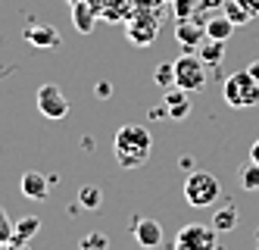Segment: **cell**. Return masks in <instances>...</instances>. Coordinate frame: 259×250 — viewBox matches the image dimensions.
<instances>
[{"label":"cell","mask_w":259,"mask_h":250,"mask_svg":"<svg viewBox=\"0 0 259 250\" xmlns=\"http://www.w3.org/2000/svg\"><path fill=\"white\" fill-rule=\"evenodd\" d=\"M150 150H153V134L150 128L128 122L116 131L113 138V153H116V163L122 169H141L147 160H150Z\"/></svg>","instance_id":"cell-1"},{"label":"cell","mask_w":259,"mask_h":250,"mask_svg":"<svg viewBox=\"0 0 259 250\" xmlns=\"http://www.w3.org/2000/svg\"><path fill=\"white\" fill-rule=\"evenodd\" d=\"M222 194V185L212 172H203V169H191L188 178H184V200L191 206H212Z\"/></svg>","instance_id":"cell-2"},{"label":"cell","mask_w":259,"mask_h":250,"mask_svg":"<svg viewBox=\"0 0 259 250\" xmlns=\"http://www.w3.org/2000/svg\"><path fill=\"white\" fill-rule=\"evenodd\" d=\"M225 103L234 106V110H247V106H256L259 103V82L244 69V72H234L225 79Z\"/></svg>","instance_id":"cell-3"},{"label":"cell","mask_w":259,"mask_h":250,"mask_svg":"<svg viewBox=\"0 0 259 250\" xmlns=\"http://www.w3.org/2000/svg\"><path fill=\"white\" fill-rule=\"evenodd\" d=\"M206 63L200 60V56H194L191 50L188 53H181L178 60H175V88H181V91H203L206 88V82H209V75H206Z\"/></svg>","instance_id":"cell-4"},{"label":"cell","mask_w":259,"mask_h":250,"mask_svg":"<svg viewBox=\"0 0 259 250\" xmlns=\"http://www.w3.org/2000/svg\"><path fill=\"white\" fill-rule=\"evenodd\" d=\"M172 250H219V232L212 228V222H191L175 235Z\"/></svg>","instance_id":"cell-5"},{"label":"cell","mask_w":259,"mask_h":250,"mask_svg":"<svg viewBox=\"0 0 259 250\" xmlns=\"http://www.w3.org/2000/svg\"><path fill=\"white\" fill-rule=\"evenodd\" d=\"M34 100H38V113H41V116H47V119H53V122L69 116V100H66L63 88L53 85V82L41 85L38 94H34Z\"/></svg>","instance_id":"cell-6"},{"label":"cell","mask_w":259,"mask_h":250,"mask_svg":"<svg viewBox=\"0 0 259 250\" xmlns=\"http://www.w3.org/2000/svg\"><path fill=\"white\" fill-rule=\"evenodd\" d=\"M175 38H178V44L184 50H197L200 41L206 38V22H200V19H178Z\"/></svg>","instance_id":"cell-7"},{"label":"cell","mask_w":259,"mask_h":250,"mask_svg":"<svg viewBox=\"0 0 259 250\" xmlns=\"http://www.w3.org/2000/svg\"><path fill=\"white\" fill-rule=\"evenodd\" d=\"M50 185L53 182H47V175H41V172H25L22 182H19V191L31 203H44L50 197Z\"/></svg>","instance_id":"cell-8"},{"label":"cell","mask_w":259,"mask_h":250,"mask_svg":"<svg viewBox=\"0 0 259 250\" xmlns=\"http://www.w3.org/2000/svg\"><path fill=\"white\" fill-rule=\"evenodd\" d=\"M132 232H135V241L144 250H153V247L162 244V225L156 219H135L132 222Z\"/></svg>","instance_id":"cell-9"},{"label":"cell","mask_w":259,"mask_h":250,"mask_svg":"<svg viewBox=\"0 0 259 250\" xmlns=\"http://www.w3.org/2000/svg\"><path fill=\"white\" fill-rule=\"evenodd\" d=\"M25 41L31 47H41V50H60L63 38L53 25H28L25 28Z\"/></svg>","instance_id":"cell-10"},{"label":"cell","mask_w":259,"mask_h":250,"mask_svg":"<svg viewBox=\"0 0 259 250\" xmlns=\"http://www.w3.org/2000/svg\"><path fill=\"white\" fill-rule=\"evenodd\" d=\"M165 110H169V116L172 119H184L191 113V100H188V91H181V88H165Z\"/></svg>","instance_id":"cell-11"},{"label":"cell","mask_w":259,"mask_h":250,"mask_svg":"<svg viewBox=\"0 0 259 250\" xmlns=\"http://www.w3.org/2000/svg\"><path fill=\"white\" fill-rule=\"evenodd\" d=\"M72 19H75V28L81 34H91L94 31V22H97V7L91 0H81V4L72 7Z\"/></svg>","instance_id":"cell-12"},{"label":"cell","mask_w":259,"mask_h":250,"mask_svg":"<svg viewBox=\"0 0 259 250\" xmlns=\"http://www.w3.org/2000/svg\"><path fill=\"white\" fill-rule=\"evenodd\" d=\"M153 38H156V22H153V19H147V22H144V19H135V22L128 25V41L138 44V47L150 44Z\"/></svg>","instance_id":"cell-13"},{"label":"cell","mask_w":259,"mask_h":250,"mask_svg":"<svg viewBox=\"0 0 259 250\" xmlns=\"http://www.w3.org/2000/svg\"><path fill=\"white\" fill-rule=\"evenodd\" d=\"M234 22L222 13V16H212V19H206V38H212V41H228V38L234 34Z\"/></svg>","instance_id":"cell-14"},{"label":"cell","mask_w":259,"mask_h":250,"mask_svg":"<svg viewBox=\"0 0 259 250\" xmlns=\"http://www.w3.org/2000/svg\"><path fill=\"white\" fill-rule=\"evenodd\" d=\"M237 219H240L237 206H234V203H225V206H219V209H215L212 228H215V232H234V228H237Z\"/></svg>","instance_id":"cell-15"},{"label":"cell","mask_w":259,"mask_h":250,"mask_svg":"<svg viewBox=\"0 0 259 250\" xmlns=\"http://www.w3.org/2000/svg\"><path fill=\"white\" fill-rule=\"evenodd\" d=\"M197 56H200V60L206 63L209 69L222 66V60H225V41H212V38H206V44L197 50Z\"/></svg>","instance_id":"cell-16"},{"label":"cell","mask_w":259,"mask_h":250,"mask_svg":"<svg viewBox=\"0 0 259 250\" xmlns=\"http://www.w3.org/2000/svg\"><path fill=\"white\" fill-rule=\"evenodd\" d=\"M38 232H41V219H38V216H22L19 222H16V235H13V241L28 244Z\"/></svg>","instance_id":"cell-17"},{"label":"cell","mask_w":259,"mask_h":250,"mask_svg":"<svg viewBox=\"0 0 259 250\" xmlns=\"http://www.w3.org/2000/svg\"><path fill=\"white\" fill-rule=\"evenodd\" d=\"M78 203H81L84 209H100V203H103V191H100L97 185H84V188L78 191Z\"/></svg>","instance_id":"cell-18"},{"label":"cell","mask_w":259,"mask_h":250,"mask_svg":"<svg viewBox=\"0 0 259 250\" xmlns=\"http://www.w3.org/2000/svg\"><path fill=\"white\" fill-rule=\"evenodd\" d=\"M240 188L244 191H259V163H247V166H240Z\"/></svg>","instance_id":"cell-19"},{"label":"cell","mask_w":259,"mask_h":250,"mask_svg":"<svg viewBox=\"0 0 259 250\" xmlns=\"http://www.w3.org/2000/svg\"><path fill=\"white\" fill-rule=\"evenodd\" d=\"M222 10H225V16L231 19V22H234V25H247V22H250V19H253V16H250V13L244 10V7H240V4H237V0H225V4H222Z\"/></svg>","instance_id":"cell-20"},{"label":"cell","mask_w":259,"mask_h":250,"mask_svg":"<svg viewBox=\"0 0 259 250\" xmlns=\"http://www.w3.org/2000/svg\"><path fill=\"white\" fill-rule=\"evenodd\" d=\"M78 250H109V238L103 232H88L78 241Z\"/></svg>","instance_id":"cell-21"},{"label":"cell","mask_w":259,"mask_h":250,"mask_svg":"<svg viewBox=\"0 0 259 250\" xmlns=\"http://www.w3.org/2000/svg\"><path fill=\"white\" fill-rule=\"evenodd\" d=\"M153 82H156L159 88H172V85H175V63H159V66L153 69Z\"/></svg>","instance_id":"cell-22"},{"label":"cell","mask_w":259,"mask_h":250,"mask_svg":"<svg viewBox=\"0 0 259 250\" xmlns=\"http://www.w3.org/2000/svg\"><path fill=\"white\" fill-rule=\"evenodd\" d=\"M16 235V222L7 216V209H0V244H10Z\"/></svg>","instance_id":"cell-23"},{"label":"cell","mask_w":259,"mask_h":250,"mask_svg":"<svg viewBox=\"0 0 259 250\" xmlns=\"http://www.w3.org/2000/svg\"><path fill=\"white\" fill-rule=\"evenodd\" d=\"M175 13H178V19H191V13H194V0H178V4H175Z\"/></svg>","instance_id":"cell-24"},{"label":"cell","mask_w":259,"mask_h":250,"mask_svg":"<svg viewBox=\"0 0 259 250\" xmlns=\"http://www.w3.org/2000/svg\"><path fill=\"white\" fill-rule=\"evenodd\" d=\"M237 4L244 7V10H247L250 16H259V0H237Z\"/></svg>","instance_id":"cell-25"},{"label":"cell","mask_w":259,"mask_h":250,"mask_svg":"<svg viewBox=\"0 0 259 250\" xmlns=\"http://www.w3.org/2000/svg\"><path fill=\"white\" fill-rule=\"evenodd\" d=\"M94 94H97V97H109V94H113V85H109V82H100V85L94 88Z\"/></svg>","instance_id":"cell-26"},{"label":"cell","mask_w":259,"mask_h":250,"mask_svg":"<svg viewBox=\"0 0 259 250\" xmlns=\"http://www.w3.org/2000/svg\"><path fill=\"white\" fill-rule=\"evenodd\" d=\"M4 250H28V244H22V241H10V244H4Z\"/></svg>","instance_id":"cell-27"},{"label":"cell","mask_w":259,"mask_h":250,"mask_svg":"<svg viewBox=\"0 0 259 250\" xmlns=\"http://www.w3.org/2000/svg\"><path fill=\"white\" fill-rule=\"evenodd\" d=\"M250 160H253V163H259V138H256V141H253V147H250Z\"/></svg>","instance_id":"cell-28"},{"label":"cell","mask_w":259,"mask_h":250,"mask_svg":"<svg viewBox=\"0 0 259 250\" xmlns=\"http://www.w3.org/2000/svg\"><path fill=\"white\" fill-rule=\"evenodd\" d=\"M150 116H153V119H162V116H169V110H165V106H156V110H150Z\"/></svg>","instance_id":"cell-29"},{"label":"cell","mask_w":259,"mask_h":250,"mask_svg":"<svg viewBox=\"0 0 259 250\" xmlns=\"http://www.w3.org/2000/svg\"><path fill=\"white\" fill-rule=\"evenodd\" d=\"M247 72H250V75H253V79H256V82H259V60H253V63H250V66H247Z\"/></svg>","instance_id":"cell-30"},{"label":"cell","mask_w":259,"mask_h":250,"mask_svg":"<svg viewBox=\"0 0 259 250\" xmlns=\"http://www.w3.org/2000/svg\"><path fill=\"white\" fill-rule=\"evenodd\" d=\"M66 4H69V7H75V4H81V0H66Z\"/></svg>","instance_id":"cell-31"},{"label":"cell","mask_w":259,"mask_h":250,"mask_svg":"<svg viewBox=\"0 0 259 250\" xmlns=\"http://www.w3.org/2000/svg\"><path fill=\"white\" fill-rule=\"evenodd\" d=\"M256 250H259V235H256Z\"/></svg>","instance_id":"cell-32"},{"label":"cell","mask_w":259,"mask_h":250,"mask_svg":"<svg viewBox=\"0 0 259 250\" xmlns=\"http://www.w3.org/2000/svg\"><path fill=\"white\" fill-rule=\"evenodd\" d=\"M0 250H4V244H0Z\"/></svg>","instance_id":"cell-33"}]
</instances>
